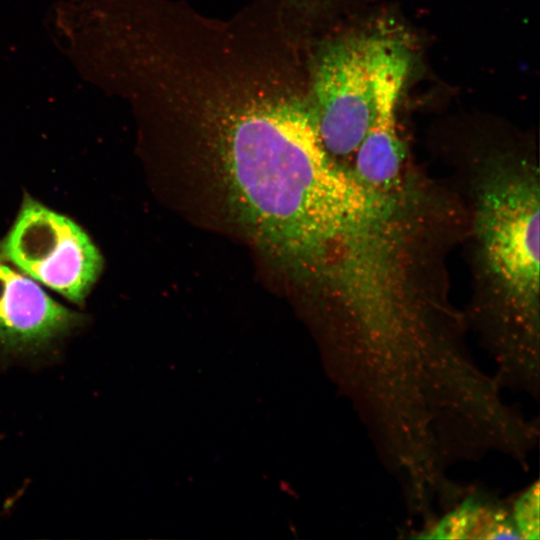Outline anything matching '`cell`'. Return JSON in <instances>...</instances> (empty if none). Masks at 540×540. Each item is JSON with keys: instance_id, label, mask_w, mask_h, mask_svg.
<instances>
[{"instance_id": "6da1fadb", "label": "cell", "mask_w": 540, "mask_h": 540, "mask_svg": "<svg viewBox=\"0 0 540 540\" xmlns=\"http://www.w3.org/2000/svg\"><path fill=\"white\" fill-rule=\"evenodd\" d=\"M304 84L290 62L216 57L182 73L165 107L168 123L212 159L251 241L319 289L372 238L382 201L328 155Z\"/></svg>"}, {"instance_id": "7a4b0ae2", "label": "cell", "mask_w": 540, "mask_h": 540, "mask_svg": "<svg viewBox=\"0 0 540 540\" xmlns=\"http://www.w3.org/2000/svg\"><path fill=\"white\" fill-rule=\"evenodd\" d=\"M471 199L472 321L499 383L539 390V214L536 160L489 152L466 164Z\"/></svg>"}, {"instance_id": "3957f363", "label": "cell", "mask_w": 540, "mask_h": 540, "mask_svg": "<svg viewBox=\"0 0 540 540\" xmlns=\"http://www.w3.org/2000/svg\"><path fill=\"white\" fill-rule=\"evenodd\" d=\"M376 39L356 36L332 43L310 71L314 124L324 149L341 165L349 164L372 120Z\"/></svg>"}, {"instance_id": "277c9868", "label": "cell", "mask_w": 540, "mask_h": 540, "mask_svg": "<svg viewBox=\"0 0 540 540\" xmlns=\"http://www.w3.org/2000/svg\"><path fill=\"white\" fill-rule=\"evenodd\" d=\"M1 255L34 280L81 304L103 266L102 256L71 219L26 198Z\"/></svg>"}, {"instance_id": "5b68a950", "label": "cell", "mask_w": 540, "mask_h": 540, "mask_svg": "<svg viewBox=\"0 0 540 540\" xmlns=\"http://www.w3.org/2000/svg\"><path fill=\"white\" fill-rule=\"evenodd\" d=\"M82 322L78 313L54 301L33 280L0 262V350L37 354Z\"/></svg>"}, {"instance_id": "8992f818", "label": "cell", "mask_w": 540, "mask_h": 540, "mask_svg": "<svg viewBox=\"0 0 540 540\" xmlns=\"http://www.w3.org/2000/svg\"><path fill=\"white\" fill-rule=\"evenodd\" d=\"M421 538L520 539L511 513L483 496H469Z\"/></svg>"}, {"instance_id": "52a82bcc", "label": "cell", "mask_w": 540, "mask_h": 540, "mask_svg": "<svg viewBox=\"0 0 540 540\" xmlns=\"http://www.w3.org/2000/svg\"><path fill=\"white\" fill-rule=\"evenodd\" d=\"M539 482L530 485L513 504L510 511L519 538L539 539Z\"/></svg>"}]
</instances>
